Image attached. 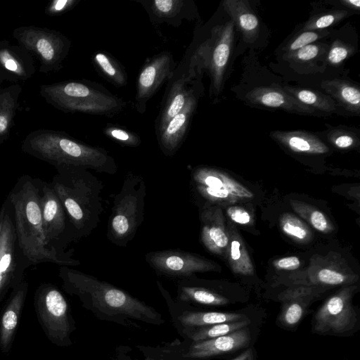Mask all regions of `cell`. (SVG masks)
I'll use <instances>...</instances> for the list:
<instances>
[{
    "label": "cell",
    "instance_id": "cell-1",
    "mask_svg": "<svg viewBox=\"0 0 360 360\" xmlns=\"http://www.w3.org/2000/svg\"><path fill=\"white\" fill-rule=\"evenodd\" d=\"M58 275L64 290L77 296L85 308L100 318L123 324L129 319L156 325L164 323L154 308L106 281L68 266H60Z\"/></svg>",
    "mask_w": 360,
    "mask_h": 360
},
{
    "label": "cell",
    "instance_id": "cell-2",
    "mask_svg": "<svg viewBox=\"0 0 360 360\" xmlns=\"http://www.w3.org/2000/svg\"><path fill=\"white\" fill-rule=\"evenodd\" d=\"M39 179L28 175L20 176L8 195L20 251L29 266L41 263L79 266L81 262L72 257L73 250H59L46 242L39 201Z\"/></svg>",
    "mask_w": 360,
    "mask_h": 360
},
{
    "label": "cell",
    "instance_id": "cell-3",
    "mask_svg": "<svg viewBox=\"0 0 360 360\" xmlns=\"http://www.w3.org/2000/svg\"><path fill=\"white\" fill-rule=\"evenodd\" d=\"M56 170L50 183L65 208L72 240L86 237L101 221L103 184L86 168L61 167Z\"/></svg>",
    "mask_w": 360,
    "mask_h": 360
},
{
    "label": "cell",
    "instance_id": "cell-4",
    "mask_svg": "<svg viewBox=\"0 0 360 360\" xmlns=\"http://www.w3.org/2000/svg\"><path fill=\"white\" fill-rule=\"evenodd\" d=\"M22 150L56 169L79 167L108 174L117 172L115 160L106 150L85 144L62 131L34 130L22 141Z\"/></svg>",
    "mask_w": 360,
    "mask_h": 360
},
{
    "label": "cell",
    "instance_id": "cell-5",
    "mask_svg": "<svg viewBox=\"0 0 360 360\" xmlns=\"http://www.w3.org/2000/svg\"><path fill=\"white\" fill-rule=\"evenodd\" d=\"M39 92L48 103L64 112L111 117L127 105L124 100L103 86L85 79L44 84Z\"/></svg>",
    "mask_w": 360,
    "mask_h": 360
},
{
    "label": "cell",
    "instance_id": "cell-6",
    "mask_svg": "<svg viewBox=\"0 0 360 360\" xmlns=\"http://www.w3.org/2000/svg\"><path fill=\"white\" fill-rule=\"evenodd\" d=\"M146 186L142 176L129 172L115 196L107 225V238L112 244L126 247L143 224Z\"/></svg>",
    "mask_w": 360,
    "mask_h": 360
},
{
    "label": "cell",
    "instance_id": "cell-7",
    "mask_svg": "<svg viewBox=\"0 0 360 360\" xmlns=\"http://www.w3.org/2000/svg\"><path fill=\"white\" fill-rule=\"evenodd\" d=\"M13 37L21 47L40 62L39 72H57L68 54L70 41L60 32L46 27L22 26L15 28Z\"/></svg>",
    "mask_w": 360,
    "mask_h": 360
},
{
    "label": "cell",
    "instance_id": "cell-8",
    "mask_svg": "<svg viewBox=\"0 0 360 360\" xmlns=\"http://www.w3.org/2000/svg\"><path fill=\"white\" fill-rule=\"evenodd\" d=\"M28 267L18 246L13 209L7 197L0 209V299L23 281Z\"/></svg>",
    "mask_w": 360,
    "mask_h": 360
},
{
    "label": "cell",
    "instance_id": "cell-9",
    "mask_svg": "<svg viewBox=\"0 0 360 360\" xmlns=\"http://www.w3.org/2000/svg\"><path fill=\"white\" fill-rule=\"evenodd\" d=\"M34 305L44 330L60 345L71 343V318L68 302L60 291L51 283H44L37 290Z\"/></svg>",
    "mask_w": 360,
    "mask_h": 360
},
{
    "label": "cell",
    "instance_id": "cell-10",
    "mask_svg": "<svg viewBox=\"0 0 360 360\" xmlns=\"http://www.w3.org/2000/svg\"><path fill=\"white\" fill-rule=\"evenodd\" d=\"M39 201L46 242L53 248L65 250L72 240L65 208L51 183L39 179Z\"/></svg>",
    "mask_w": 360,
    "mask_h": 360
},
{
    "label": "cell",
    "instance_id": "cell-11",
    "mask_svg": "<svg viewBox=\"0 0 360 360\" xmlns=\"http://www.w3.org/2000/svg\"><path fill=\"white\" fill-rule=\"evenodd\" d=\"M284 84L271 85L246 84L234 90L236 96L250 106L281 110L287 112L302 115L325 117L324 115L311 109L287 94L282 88Z\"/></svg>",
    "mask_w": 360,
    "mask_h": 360
},
{
    "label": "cell",
    "instance_id": "cell-12",
    "mask_svg": "<svg viewBox=\"0 0 360 360\" xmlns=\"http://www.w3.org/2000/svg\"><path fill=\"white\" fill-rule=\"evenodd\" d=\"M145 259L158 275L180 279L215 268L212 262L200 255L179 249L149 252Z\"/></svg>",
    "mask_w": 360,
    "mask_h": 360
},
{
    "label": "cell",
    "instance_id": "cell-13",
    "mask_svg": "<svg viewBox=\"0 0 360 360\" xmlns=\"http://www.w3.org/2000/svg\"><path fill=\"white\" fill-rule=\"evenodd\" d=\"M351 297L350 288H345L329 297L314 314L313 330L320 334H340L352 330L358 319Z\"/></svg>",
    "mask_w": 360,
    "mask_h": 360
},
{
    "label": "cell",
    "instance_id": "cell-14",
    "mask_svg": "<svg viewBox=\"0 0 360 360\" xmlns=\"http://www.w3.org/2000/svg\"><path fill=\"white\" fill-rule=\"evenodd\" d=\"M175 62L170 52L162 51L150 58L143 66L136 80L135 107L141 113L148 101L173 75Z\"/></svg>",
    "mask_w": 360,
    "mask_h": 360
},
{
    "label": "cell",
    "instance_id": "cell-15",
    "mask_svg": "<svg viewBox=\"0 0 360 360\" xmlns=\"http://www.w3.org/2000/svg\"><path fill=\"white\" fill-rule=\"evenodd\" d=\"M235 30L231 20L217 27L208 49L205 65L211 77V90L216 96L220 94L224 85L226 70L231 56Z\"/></svg>",
    "mask_w": 360,
    "mask_h": 360
},
{
    "label": "cell",
    "instance_id": "cell-16",
    "mask_svg": "<svg viewBox=\"0 0 360 360\" xmlns=\"http://www.w3.org/2000/svg\"><path fill=\"white\" fill-rule=\"evenodd\" d=\"M198 98L199 94L194 89L182 110L156 134L159 147L165 155H174L184 141L197 108Z\"/></svg>",
    "mask_w": 360,
    "mask_h": 360
},
{
    "label": "cell",
    "instance_id": "cell-17",
    "mask_svg": "<svg viewBox=\"0 0 360 360\" xmlns=\"http://www.w3.org/2000/svg\"><path fill=\"white\" fill-rule=\"evenodd\" d=\"M251 340L248 327L226 335L193 342L184 356L205 359L235 352L248 347Z\"/></svg>",
    "mask_w": 360,
    "mask_h": 360
},
{
    "label": "cell",
    "instance_id": "cell-18",
    "mask_svg": "<svg viewBox=\"0 0 360 360\" xmlns=\"http://www.w3.org/2000/svg\"><path fill=\"white\" fill-rule=\"evenodd\" d=\"M200 211V239L203 245L212 253L222 254L228 248L229 237L221 210L216 206L205 205Z\"/></svg>",
    "mask_w": 360,
    "mask_h": 360
},
{
    "label": "cell",
    "instance_id": "cell-19",
    "mask_svg": "<svg viewBox=\"0 0 360 360\" xmlns=\"http://www.w3.org/2000/svg\"><path fill=\"white\" fill-rule=\"evenodd\" d=\"M146 10L151 22L179 26L184 19L195 18V6L192 1L154 0L139 1Z\"/></svg>",
    "mask_w": 360,
    "mask_h": 360
},
{
    "label": "cell",
    "instance_id": "cell-20",
    "mask_svg": "<svg viewBox=\"0 0 360 360\" xmlns=\"http://www.w3.org/2000/svg\"><path fill=\"white\" fill-rule=\"evenodd\" d=\"M320 88L333 99L344 115L359 116L360 89L359 84L345 79H328L321 81Z\"/></svg>",
    "mask_w": 360,
    "mask_h": 360
},
{
    "label": "cell",
    "instance_id": "cell-21",
    "mask_svg": "<svg viewBox=\"0 0 360 360\" xmlns=\"http://www.w3.org/2000/svg\"><path fill=\"white\" fill-rule=\"evenodd\" d=\"M223 6L244 41L253 44L260 33V22L250 2L246 0H225Z\"/></svg>",
    "mask_w": 360,
    "mask_h": 360
},
{
    "label": "cell",
    "instance_id": "cell-22",
    "mask_svg": "<svg viewBox=\"0 0 360 360\" xmlns=\"http://www.w3.org/2000/svg\"><path fill=\"white\" fill-rule=\"evenodd\" d=\"M270 136L289 150L305 155H323L330 148L320 136L306 131H281L270 132Z\"/></svg>",
    "mask_w": 360,
    "mask_h": 360
},
{
    "label": "cell",
    "instance_id": "cell-23",
    "mask_svg": "<svg viewBox=\"0 0 360 360\" xmlns=\"http://www.w3.org/2000/svg\"><path fill=\"white\" fill-rule=\"evenodd\" d=\"M329 45L328 42H314L299 49L283 61L298 73L324 72Z\"/></svg>",
    "mask_w": 360,
    "mask_h": 360
},
{
    "label": "cell",
    "instance_id": "cell-24",
    "mask_svg": "<svg viewBox=\"0 0 360 360\" xmlns=\"http://www.w3.org/2000/svg\"><path fill=\"white\" fill-rule=\"evenodd\" d=\"M27 289L28 284L24 280L15 287L1 314L0 319V347L4 350L8 348L12 342Z\"/></svg>",
    "mask_w": 360,
    "mask_h": 360
},
{
    "label": "cell",
    "instance_id": "cell-25",
    "mask_svg": "<svg viewBox=\"0 0 360 360\" xmlns=\"http://www.w3.org/2000/svg\"><path fill=\"white\" fill-rule=\"evenodd\" d=\"M191 185L225 189L234 198H251L253 194L225 174L209 167H196L191 174Z\"/></svg>",
    "mask_w": 360,
    "mask_h": 360
},
{
    "label": "cell",
    "instance_id": "cell-26",
    "mask_svg": "<svg viewBox=\"0 0 360 360\" xmlns=\"http://www.w3.org/2000/svg\"><path fill=\"white\" fill-rule=\"evenodd\" d=\"M0 66L18 79L26 80L35 72L32 58L20 46L0 41Z\"/></svg>",
    "mask_w": 360,
    "mask_h": 360
},
{
    "label": "cell",
    "instance_id": "cell-27",
    "mask_svg": "<svg viewBox=\"0 0 360 360\" xmlns=\"http://www.w3.org/2000/svg\"><path fill=\"white\" fill-rule=\"evenodd\" d=\"M186 82L187 79L185 78H180L173 83L155 121L156 134L162 131L167 123L182 110L193 91L194 86L188 89Z\"/></svg>",
    "mask_w": 360,
    "mask_h": 360
},
{
    "label": "cell",
    "instance_id": "cell-28",
    "mask_svg": "<svg viewBox=\"0 0 360 360\" xmlns=\"http://www.w3.org/2000/svg\"><path fill=\"white\" fill-rule=\"evenodd\" d=\"M177 299L181 302L209 306L225 305L229 302L226 297L207 288L198 285L193 276L179 280Z\"/></svg>",
    "mask_w": 360,
    "mask_h": 360
},
{
    "label": "cell",
    "instance_id": "cell-29",
    "mask_svg": "<svg viewBox=\"0 0 360 360\" xmlns=\"http://www.w3.org/2000/svg\"><path fill=\"white\" fill-rule=\"evenodd\" d=\"M282 88L302 104L326 117L333 113L342 115L333 99L322 91L289 84H284Z\"/></svg>",
    "mask_w": 360,
    "mask_h": 360
},
{
    "label": "cell",
    "instance_id": "cell-30",
    "mask_svg": "<svg viewBox=\"0 0 360 360\" xmlns=\"http://www.w3.org/2000/svg\"><path fill=\"white\" fill-rule=\"evenodd\" d=\"M245 319H248L245 314L217 311H185L178 317L182 326L188 328L208 326Z\"/></svg>",
    "mask_w": 360,
    "mask_h": 360
},
{
    "label": "cell",
    "instance_id": "cell-31",
    "mask_svg": "<svg viewBox=\"0 0 360 360\" xmlns=\"http://www.w3.org/2000/svg\"><path fill=\"white\" fill-rule=\"evenodd\" d=\"M21 91L18 84L0 89V138L7 136L13 124Z\"/></svg>",
    "mask_w": 360,
    "mask_h": 360
},
{
    "label": "cell",
    "instance_id": "cell-32",
    "mask_svg": "<svg viewBox=\"0 0 360 360\" xmlns=\"http://www.w3.org/2000/svg\"><path fill=\"white\" fill-rule=\"evenodd\" d=\"M92 61L95 68L105 79L118 87L127 85L126 70L112 56L105 52H98L92 57Z\"/></svg>",
    "mask_w": 360,
    "mask_h": 360
},
{
    "label": "cell",
    "instance_id": "cell-33",
    "mask_svg": "<svg viewBox=\"0 0 360 360\" xmlns=\"http://www.w3.org/2000/svg\"><path fill=\"white\" fill-rule=\"evenodd\" d=\"M229 242V260L233 271L243 275H252L253 265L237 233L230 232Z\"/></svg>",
    "mask_w": 360,
    "mask_h": 360
},
{
    "label": "cell",
    "instance_id": "cell-34",
    "mask_svg": "<svg viewBox=\"0 0 360 360\" xmlns=\"http://www.w3.org/2000/svg\"><path fill=\"white\" fill-rule=\"evenodd\" d=\"M308 290L299 292L290 291L285 294L283 300H288L283 307L281 321L287 326H295L302 319L305 310L306 303L302 298L309 296Z\"/></svg>",
    "mask_w": 360,
    "mask_h": 360
},
{
    "label": "cell",
    "instance_id": "cell-35",
    "mask_svg": "<svg viewBox=\"0 0 360 360\" xmlns=\"http://www.w3.org/2000/svg\"><path fill=\"white\" fill-rule=\"evenodd\" d=\"M250 323V319L248 318L236 321H229L195 328L188 331V336L193 342L208 340L226 335L239 329L245 328Z\"/></svg>",
    "mask_w": 360,
    "mask_h": 360
},
{
    "label": "cell",
    "instance_id": "cell-36",
    "mask_svg": "<svg viewBox=\"0 0 360 360\" xmlns=\"http://www.w3.org/2000/svg\"><path fill=\"white\" fill-rule=\"evenodd\" d=\"M354 14V12L346 9L335 8L321 11L311 15L298 32L328 30Z\"/></svg>",
    "mask_w": 360,
    "mask_h": 360
},
{
    "label": "cell",
    "instance_id": "cell-37",
    "mask_svg": "<svg viewBox=\"0 0 360 360\" xmlns=\"http://www.w3.org/2000/svg\"><path fill=\"white\" fill-rule=\"evenodd\" d=\"M327 129L322 131L321 136L338 149L346 150L359 143V130L340 125L333 127L327 124Z\"/></svg>",
    "mask_w": 360,
    "mask_h": 360
},
{
    "label": "cell",
    "instance_id": "cell-38",
    "mask_svg": "<svg viewBox=\"0 0 360 360\" xmlns=\"http://www.w3.org/2000/svg\"><path fill=\"white\" fill-rule=\"evenodd\" d=\"M331 34L332 32L328 30L298 32L278 51V56L283 61L302 47L326 39Z\"/></svg>",
    "mask_w": 360,
    "mask_h": 360
},
{
    "label": "cell",
    "instance_id": "cell-39",
    "mask_svg": "<svg viewBox=\"0 0 360 360\" xmlns=\"http://www.w3.org/2000/svg\"><path fill=\"white\" fill-rule=\"evenodd\" d=\"M358 51L354 44L336 39L329 45L325 60V68H339Z\"/></svg>",
    "mask_w": 360,
    "mask_h": 360
},
{
    "label": "cell",
    "instance_id": "cell-40",
    "mask_svg": "<svg viewBox=\"0 0 360 360\" xmlns=\"http://www.w3.org/2000/svg\"><path fill=\"white\" fill-rule=\"evenodd\" d=\"M104 134L119 144L127 147H138L141 140L140 136L128 129L113 124H108L103 129Z\"/></svg>",
    "mask_w": 360,
    "mask_h": 360
},
{
    "label": "cell",
    "instance_id": "cell-41",
    "mask_svg": "<svg viewBox=\"0 0 360 360\" xmlns=\"http://www.w3.org/2000/svg\"><path fill=\"white\" fill-rule=\"evenodd\" d=\"M281 226L287 235L297 240H304L309 238L307 227L295 216L286 214L283 216Z\"/></svg>",
    "mask_w": 360,
    "mask_h": 360
},
{
    "label": "cell",
    "instance_id": "cell-42",
    "mask_svg": "<svg viewBox=\"0 0 360 360\" xmlns=\"http://www.w3.org/2000/svg\"><path fill=\"white\" fill-rule=\"evenodd\" d=\"M347 277L338 271L323 269L320 270L316 276V281L321 284L329 285H338L347 282Z\"/></svg>",
    "mask_w": 360,
    "mask_h": 360
},
{
    "label": "cell",
    "instance_id": "cell-43",
    "mask_svg": "<svg viewBox=\"0 0 360 360\" xmlns=\"http://www.w3.org/2000/svg\"><path fill=\"white\" fill-rule=\"evenodd\" d=\"M79 1L77 0H55L46 9L49 15H59L72 8Z\"/></svg>",
    "mask_w": 360,
    "mask_h": 360
},
{
    "label": "cell",
    "instance_id": "cell-44",
    "mask_svg": "<svg viewBox=\"0 0 360 360\" xmlns=\"http://www.w3.org/2000/svg\"><path fill=\"white\" fill-rule=\"evenodd\" d=\"M229 217L235 222L240 224H247L250 221L249 213L244 209L232 206L227 209Z\"/></svg>",
    "mask_w": 360,
    "mask_h": 360
},
{
    "label": "cell",
    "instance_id": "cell-45",
    "mask_svg": "<svg viewBox=\"0 0 360 360\" xmlns=\"http://www.w3.org/2000/svg\"><path fill=\"white\" fill-rule=\"evenodd\" d=\"M329 4L336 7L337 9H346L359 13L360 11L359 0H335L330 1Z\"/></svg>",
    "mask_w": 360,
    "mask_h": 360
},
{
    "label": "cell",
    "instance_id": "cell-46",
    "mask_svg": "<svg viewBox=\"0 0 360 360\" xmlns=\"http://www.w3.org/2000/svg\"><path fill=\"white\" fill-rule=\"evenodd\" d=\"M309 220L312 226L319 231H325L328 229V221L324 214L319 210L311 212Z\"/></svg>",
    "mask_w": 360,
    "mask_h": 360
},
{
    "label": "cell",
    "instance_id": "cell-47",
    "mask_svg": "<svg viewBox=\"0 0 360 360\" xmlns=\"http://www.w3.org/2000/svg\"><path fill=\"white\" fill-rule=\"evenodd\" d=\"M276 266L281 269L293 270L300 265V261L295 256H290L281 258L275 262Z\"/></svg>",
    "mask_w": 360,
    "mask_h": 360
},
{
    "label": "cell",
    "instance_id": "cell-48",
    "mask_svg": "<svg viewBox=\"0 0 360 360\" xmlns=\"http://www.w3.org/2000/svg\"><path fill=\"white\" fill-rule=\"evenodd\" d=\"M254 354L252 349L248 348L243 352H242L239 356L236 357L232 360H253Z\"/></svg>",
    "mask_w": 360,
    "mask_h": 360
}]
</instances>
